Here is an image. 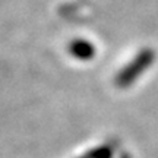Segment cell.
<instances>
[{
	"mask_svg": "<svg viewBox=\"0 0 158 158\" xmlns=\"http://www.w3.org/2000/svg\"><path fill=\"white\" fill-rule=\"evenodd\" d=\"M154 57H155V53L151 48H143L141 53L136 54V57L127 66H124L122 69V72L114 79V84L117 85L118 88H127V86H130L136 79L145 72V69H148L154 63Z\"/></svg>",
	"mask_w": 158,
	"mask_h": 158,
	"instance_id": "obj_1",
	"label": "cell"
},
{
	"mask_svg": "<svg viewBox=\"0 0 158 158\" xmlns=\"http://www.w3.org/2000/svg\"><path fill=\"white\" fill-rule=\"evenodd\" d=\"M69 53L78 60H91L95 56V47L86 40H75L69 44Z\"/></svg>",
	"mask_w": 158,
	"mask_h": 158,
	"instance_id": "obj_2",
	"label": "cell"
},
{
	"mask_svg": "<svg viewBox=\"0 0 158 158\" xmlns=\"http://www.w3.org/2000/svg\"><path fill=\"white\" fill-rule=\"evenodd\" d=\"M113 157V149L110 147H101L97 148L94 151H89V154H86L81 158H111Z\"/></svg>",
	"mask_w": 158,
	"mask_h": 158,
	"instance_id": "obj_3",
	"label": "cell"
}]
</instances>
